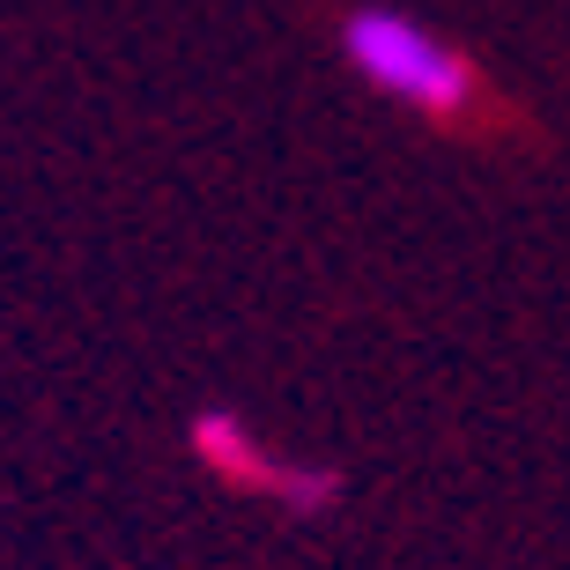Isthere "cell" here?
<instances>
[{"instance_id": "cell-2", "label": "cell", "mask_w": 570, "mask_h": 570, "mask_svg": "<svg viewBox=\"0 0 570 570\" xmlns=\"http://www.w3.org/2000/svg\"><path fill=\"white\" fill-rule=\"evenodd\" d=\"M186 444H193V460L208 466L223 489H245V497L289 511V519H326V511L341 504V489H348L341 466L267 444L237 407H200V415L186 423Z\"/></svg>"}, {"instance_id": "cell-1", "label": "cell", "mask_w": 570, "mask_h": 570, "mask_svg": "<svg viewBox=\"0 0 570 570\" xmlns=\"http://www.w3.org/2000/svg\"><path fill=\"white\" fill-rule=\"evenodd\" d=\"M334 52L379 105H401L415 119H466V111L482 105L474 52H460L438 22L401 8V0H356V8H341Z\"/></svg>"}]
</instances>
